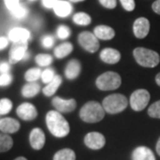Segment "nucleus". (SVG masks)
Returning a JSON list of instances; mask_svg holds the SVG:
<instances>
[{"label": "nucleus", "mask_w": 160, "mask_h": 160, "mask_svg": "<svg viewBox=\"0 0 160 160\" xmlns=\"http://www.w3.org/2000/svg\"><path fill=\"white\" fill-rule=\"evenodd\" d=\"M101 5L108 9H113L117 6V0H99Z\"/></svg>", "instance_id": "4c0bfd02"}, {"label": "nucleus", "mask_w": 160, "mask_h": 160, "mask_svg": "<svg viewBox=\"0 0 160 160\" xmlns=\"http://www.w3.org/2000/svg\"><path fill=\"white\" fill-rule=\"evenodd\" d=\"M9 69H10V66H9V64H8V63L3 62L1 65H0V72H1L2 74L8 73Z\"/></svg>", "instance_id": "ea45409f"}, {"label": "nucleus", "mask_w": 160, "mask_h": 160, "mask_svg": "<svg viewBox=\"0 0 160 160\" xmlns=\"http://www.w3.org/2000/svg\"><path fill=\"white\" fill-rule=\"evenodd\" d=\"M40 91V86L37 83L30 82L29 84L25 85L22 89V96L26 98H31L36 96Z\"/></svg>", "instance_id": "4be33fe9"}, {"label": "nucleus", "mask_w": 160, "mask_h": 160, "mask_svg": "<svg viewBox=\"0 0 160 160\" xmlns=\"http://www.w3.org/2000/svg\"><path fill=\"white\" fill-rule=\"evenodd\" d=\"M152 9L156 13L160 15V0H157L152 4Z\"/></svg>", "instance_id": "a19ab883"}, {"label": "nucleus", "mask_w": 160, "mask_h": 160, "mask_svg": "<svg viewBox=\"0 0 160 160\" xmlns=\"http://www.w3.org/2000/svg\"><path fill=\"white\" fill-rule=\"evenodd\" d=\"M106 143V139L102 133L97 132H92L87 133L85 137V144L87 148L91 149H102Z\"/></svg>", "instance_id": "1a4fd4ad"}, {"label": "nucleus", "mask_w": 160, "mask_h": 160, "mask_svg": "<svg viewBox=\"0 0 160 160\" xmlns=\"http://www.w3.org/2000/svg\"><path fill=\"white\" fill-rule=\"evenodd\" d=\"M35 61L41 67H46V66L50 65L52 63V57L51 55H49V54H43V53H41V54H38V55L36 56Z\"/></svg>", "instance_id": "cd10ccee"}, {"label": "nucleus", "mask_w": 160, "mask_h": 160, "mask_svg": "<svg viewBox=\"0 0 160 160\" xmlns=\"http://www.w3.org/2000/svg\"><path fill=\"white\" fill-rule=\"evenodd\" d=\"M120 3L124 9L128 12H132L135 8V2L134 0H120Z\"/></svg>", "instance_id": "72a5a7b5"}, {"label": "nucleus", "mask_w": 160, "mask_h": 160, "mask_svg": "<svg viewBox=\"0 0 160 160\" xmlns=\"http://www.w3.org/2000/svg\"><path fill=\"white\" fill-rule=\"evenodd\" d=\"M28 49V41L14 42L9 52V62L12 64L17 63L23 60L25 53Z\"/></svg>", "instance_id": "6e6552de"}, {"label": "nucleus", "mask_w": 160, "mask_h": 160, "mask_svg": "<svg viewBox=\"0 0 160 160\" xmlns=\"http://www.w3.org/2000/svg\"><path fill=\"white\" fill-rule=\"evenodd\" d=\"M70 2H73V3H78V2H82V1H85V0H69Z\"/></svg>", "instance_id": "de8ad7c7"}, {"label": "nucleus", "mask_w": 160, "mask_h": 160, "mask_svg": "<svg viewBox=\"0 0 160 160\" xmlns=\"http://www.w3.org/2000/svg\"><path fill=\"white\" fill-rule=\"evenodd\" d=\"M11 13L12 15L16 19H23L28 14V9L23 5L20 4V6H18L16 9H14L13 11H12Z\"/></svg>", "instance_id": "7c9ffc66"}, {"label": "nucleus", "mask_w": 160, "mask_h": 160, "mask_svg": "<svg viewBox=\"0 0 160 160\" xmlns=\"http://www.w3.org/2000/svg\"><path fill=\"white\" fill-rule=\"evenodd\" d=\"M53 11L59 17H67L72 12V6L68 1L59 0L56 5L53 6Z\"/></svg>", "instance_id": "aec40b11"}, {"label": "nucleus", "mask_w": 160, "mask_h": 160, "mask_svg": "<svg viewBox=\"0 0 160 160\" xmlns=\"http://www.w3.org/2000/svg\"><path fill=\"white\" fill-rule=\"evenodd\" d=\"M149 22L144 17L138 18L133 23V33L137 38H144L149 34Z\"/></svg>", "instance_id": "ddd939ff"}, {"label": "nucleus", "mask_w": 160, "mask_h": 160, "mask_svg": "<svg viewBox=\"0 0 160 160\" xmlns=\"http://www.w3.org/2000/svg\"><path fill=\"white\" fill-rule=\"evenodd\" d=\"M30 38V33L28 29L23 28H13L9 31L8 39L14 42L28 41Z\"/></svg>", "instance_id": "f3484780"}, {"label": "nucleus", "mask_w": 160, "mask_h": 160, "mask_svg": "<svg viewBox=\"0 0 160 160\" xmlns=\"http://www.w3.org/2000/svg\"><path fill=\"white\" fill-rule=\"evenodd\" d=\"M55 72L52 69H46V70H44L42 72V75H41V78H42V81L46 84H49L51 82L52 80L53 79L55 78Z\"/></svg>", "instance_id": "2f4dec72"}, {"label": "nucleus", "mask_w": 160, "mask_h": 160, "mask_svg": "<svg viewBox=\"0 0 160 160\" xmlns=\"http://www.w3.org/2000/svg\"><path fill=\"white\" fill-rule=\"evenodd\" d=\"M53 43H54V39L52 36H45L43 38H42V46L46 48H50L52 46H53Z\"/></svg>", "instance_id": "e433bc0d"}, {"label": "nucleus", "mask_w": 160, "mask_h": 160, "mask_svg": "<svg viewBox=\"0 0 160 160\" xmlns=\"http://www.w3.org/2000/svg\"><path fill=\"white\" fill-rule=\"evenodd\" d=\"M29 143L32 149L36 150L41 149L46 143V135L40 128H34L29 134Z\"/></svg>", "instance_id": "f8f14e48"}, {"label": "nucleus", "mask_w": 160, "mask_h": 160, "mask_svg": "<svg viewBox=\"0 0 160 160\" xmlns=\"http://www.w3.org/2000/svg\"><path fill=\"white\" fill-rule=\"evenodd\" d=\"M133 56L138 64L145 68H154L160 62L159 54L157 52L144 47L135 48Z\"/></svg>", "instance_id": "7ed1b4c3"}, {"label": "nucleus", "mask_w": 160, "mask_h": 160, "mask_svg": "<svg viewBox=\"0 0 160 160\" xmlns=\"http://www.w3.org/2000/svg\"><path fill=\"white\" fill-rule=\"evenodd\" d=\"M72 51H73V46L69 42H66V43H63L62 45L58 46L54 49V55L58 59H62V58L68 56Z\"/></svg>", "instance_id": "5701e85b"}, {"label": "nucleus", "mask_w": 160, "mask_h": 160, "mask_svg": "<svg viewBox=\"0 0 160 160\" xmlns=\"http://www.w3.org/2000/svg\"><path fill=\"white\" fill-rule=\"evenodd\" d=\"M29 57V52H27L25 53V55H24V58H23V60H26V59H28Z\"/></svg>", "instance_id": "49530a36"}, {"label": "nucleus", "mask_w": 160, "mask_h": 160, "mask_svg": "<svg viewBox=\"0 0 160 160\" xmlns=\"http://www.w3.org/2000/svg\"><path fill=\"white\" fill-rule=\"evenodd\" d=\"M52 106L57 111L62 113H69L73 111L77 107V102L74 99L64 100L62 98L54 97L52 101Z\"/></svg>", "instance_id": "9d476101"}, {"label": "nucleus", "mask_w": 160, "mask_h": 160, "mask_svg": "<svg viewBox=\"0 0 160 160\" xmlns=\"http://www.w3.org/2000/svg\"><path fill=\"white\" fill-rule=\"evenodd\" d=\"M150 99L149 92L145 89H139L132 93L130 97V106L135 111H142L148 105Z\"/></svg>", "instance_id": "423d86ee"}, {"label": "nucleus", "mask_w": 160, "mask_h": 160, "mask_svg": "<svg viewBox=\"0 0 160 160\" xmlns=\"http://www.w3.org/2000/svg\"><path fill=\"white\" fill-rule=\"evenodd\" d=\"M132 160H156L154 153L152 150L145 146L138 147L132 151Z\"/></svg>", "instance_id": "dca6fc26"}, {"label": "nucleus", "mask_w": 160, "mask_h": 160, "mask_svg": "<svg viewBox=\"0 0 160 160\" xmlns=\"http://www.w3.org/2000/svg\"><path fill=\"white\" fill-rule=\"evenodd\" d=\"M156 82L160 86V73H158V74L156 76Z\"/></svg>", "instance_id": "c03bdc74"}, {"label": "nucleus", "mask_w": 160, "mask_h": 160, "mask_svg": "<svg viewBox=\"0 0 160 160\" xmlns=\"http://www.w3.org/2000/svg\"><path fill=\"white\" fill-rule=\"evenodd\" d=\"M78 43L86 51L95 52L100 47L99 40L96 36L89 31H84L78 35Z\"/></svg>", "instance_id": "0eeeda50"}, {"label": "nucleus", "mask_w": 160, "mask_h": 160, "mask_svg": "<svg viewBox=\"0 0 160 160\" xmlns=\"http://www.w3.org/2000/svg\"><path fill=\"white\" fill-rule=\"evenodd\" d=\"M59 0H42L43 6L46 8H53Z\"/></svg>", "instance_id": "58836bf2"}, {"label": "nucleus", "mask_w": 160, "mask_h": 160, "mask_svg": "<svg viewBox=\"0 0 160 160\" xmlns=\"http://www.w3.org/2000/svg\"><path fill=\"white\" fill-rule=\"evenodd\" d=\"M42 75V72L38 68H33V69H29L25 73V79L28 82H35Z\"/></svg>", "instance_id": "bb28decb"}, {"label": "nucleus", "mask_w": 160, "mask_h": 160, "mask_svg": "<svg viewBox=\"0 0 160 160\" xmlns=\"http://www.w3.org/2000/svg\"><path fill=\"white\" fill-rule=\"evenodd\" d=\"M100 58L103 62L108 64H115L120 61L121 54L118 50L113 48H104L100 53Z\"/></svg>", "instance_id": "4468645a"}, {"label": "nucleus", "mask_w": 160, "mask_h": 160, "mask_svg": "<svg viewBox=\"0 0 160 160\" xmlns=\"http://www.w3.org/2000/svg\"><path fill=\"white\" fill-rule=\"evenodd\" d=\"M156 150H157L158 154L160 156V137L158 141V142H157V145H156Z\"/></svg>", "instance_id": "37998d69"}, {"label": "nucleus", "mask_w": 160, "mask_h": 160, "mask_svg": "<svg viewBox=\"0 0 160 160\" xmlns=\"http://www.w3.org/2000/svg\"><path fill=\"white\" fill-rule=\"evenodd\" d=\"M7 46H8V39L5 37H1L0 38V50H3Z\"/></svg>", "instance_id": "79ce46f5"}, {"label": "nucleus", "mask_w": 160, "mask_h": 160, "mask_svg": "<svg viewBox=\"0 0 160 160\" xmlns=\"http://www.w3.org/2000/svg\"><path fill=\"white\" fill-rule=\"evenodd\" d=\"M73 22L78 25L86 26L91 23L92 19L86 12H78L73 16Z\"/></svg>", "instance_id": "a878e982"}, {"label": "nucleus", "mask_w": 160, "mask_h": 160, "mask_svg": "<svg viewBox=\"0 0 160 160\" xmlns=\"http://www.w3.org/2000/svg\"><path fill=\"white\" fill-rule=\"evenodd\" d=\"M12 78L9 73L2 74L0 76V86H6L11 84Z\"/></svg>", "instance_id": "f704fd0d"}, {"label": "nucleus", "mask_w": 160, "mask_h": 160, "mask_svg": "<svg viewBox=\"0 0 160 160\" xmlns=\"http://www.w3.org/2000/svg\"><path fill=\"white\" fill-rule=\"evenodd\" d=\"M62 82V77H61V76H55V78L52 80L51 82L43 89L44 94H45L46 96H48V97L53 95V94L56 92L58 88L60 87Z\"/></svg>", "instance_id": "412c9836"}, {"label": "nucleus", "mask_w": 160, "mask_h": 160, "mask_svg": "<svg viewBox=\"0 0 160 160\" xmlns=\"http://www.w3.org/2000/svg\"><path fill=\"white\" fill-rule=\"evenodd\" d=\"M70 35V29L65 25H61L57 29V36L60 39H66Z\"/></svg>", "instance_id": "473e14b6"}, {"label": "nucleus", "mask_w": 160, "mask_h": 160, "mask_svg": "<svg viewBox=\"0 0 160 160\" xmlns=\"http://www.w3.org/2000/svg\"><path fill=\"white\" fill-rule=\"evenodd\" d=\"M18 117L25 121H32L38 117V110L33 104L25 102L21 104L16 109Z\"/></svg>", "instance_id": "9b49d317"}, {"label": "nucleus", "mask_w": 160, "mask_h": 160, "mask_svg": "<svg viewBox=\"0 0 160 160\" xmlns=\"http://www.w3.org/2000/svg\"><path fill=\"white\" fill-rule=\"evenodd\" d=\"M96 86L102 91H111L118 89L121 85V78L118 73L108 71L101 76L96 79Z\"/></svg>", "instance_id": "39448f33"}, {"label": "nucleus", "mask_w": 160, "mask_h": 160, "mask_svg": "<svg viewBox=\"0 0 160 160\" xmlns=\"http://www.w3.org/2000/svg\"><path fill=\"white\" fill-rule=\"evenodd\" d=\"M53 160H76V154L70 149H62L53 156Z\"/></svg>", "instance_id": "b1692460"}, {"label": "nucleus", "mask_w": 160, "mask_h": 160, "mask_svg": "<svg viewBox=\"0 0 160 160\" xmlns=\"http://www.w3.org/2000/svg\"><path fill=\"white\" fill-rule=\"evenodd\" d=\"M81 70V65L78 60H71L67 64L65 68V76L68 79H75L77 78L80 74Z\"/></svg>", "instance_id": "6ab92c4d"}, {"label": "nucleus", "mask_w": 160, "mask_h": 160, "mask_svg": "<svg viewBox=\"0 0 160 160\" xmlns=\"http://www.w3.org/2000/svg\"><path fill=\"white\" fill-rule=\"evenodd\" d=\"M20 123L16 119L6 118L0 119V131L4 133H14L20 129Z\"/></svg>", "instance_id": "2eb2a0df"}, {"label": "nucleus", "mask_w": 160, "mask_h": 160, "mask_svg": "<svg viewBox=\"0 0 160 160\" xmlns=\"http://www.w3.org/2000/svg\"><path fill=\"white\" fill-rule=\"evenodd\" d=\"M93 34L98 39L110 40L115 37V31L112 28L106 25H99L93 29Z\"/></svg>", "instance_id": "a211bd4d"}, {"label": "nucleus", "mask_w": 160, "mask_h": 160, "mask_svg": "<svg viewBox=\"0 0 160 160\" xmlns=\"http://www.w3.org/2000/svg\"><path fill=\"white\" fill-rule=\"evenodd\" d=\"M29 1H35V0H29Z\"/></svg>", "instance_id": "09e8293b"}, {"label": "nucleus", "mask_w": 160, "mask_h": 160, "mask_svg": "<svg viewBox=\"0 0 160 160\" xmlns=\"http://www.w3.org/2000/svg\"><path fill=\"white\" fill-rule=\"evenodd\" d=\"M128 105L127 98L120 93L110 94L102 102V107L105 112L109 114H118L122 112Z\"/></svg>", "instance_id": "20e7f679"}, {"label": "nucleus", "mask_w": 160, "mask_h": 160, "mask_svg": "<svg viewBox=\"0 0 160 160\" xmlns=\"http://www.w3.org/2000/svg\"><path fill=\"white\" fill-rule=\"evenodd\" d=\"M80 118L86 123H97L102 120L105 110L97 102H88L80 109Z\"/></svg>", "instance_id": "f03ea898"}, {"label": "nucleus", "mask_w": 160, "mask_h": 160, "mask_svg": "<svg viewBox=\"0 0 160 160\" xmlns=\"http://www.w3.org/2000/svg\"><path fill=\"white\" fill-rule=\"evenodd\" d=\"M46 122L48 130L55 137H65L69 133V124L57 110L48 111L46 117Z\"/></svg>", "instance_id": "f257e3e1"}, {"label": "nucleus", "mask_w": 160, "mask_h": 160, "mask_svg": "<svg viewBox=\"0 0 160 160\" xmlns=\"http://www.w3.org/2000/svg\"><path fill=\"white\" fill-rule=\"evenodd\" d=\"M12 145L13 141L10 135L6 133H0V153L10 150Z\"/></svg>", "instance_id": "393cba45"}, {"label": "nucleus", "mask_w": 160, "mask_h": 160, "mask_svg": "<svg viewBox=\"0 0 160 160\" xmlns=\"http://www.w3.org/2000/svg\"><path fill=\"white\" fill-rule=\"evenodd\" d=\"M14 160H28L26 158H24V157H19L17 158H15Z\"/></svg>", "instance_id": "a18cd8bd"}, {"label": "nucleus", "mask_w": 160, "mask_h": 160, "mask_svg": "<svg viewBox=\"0 0 160 160\" xmlns=\"http://www.w3.org/2000/svg\"><path fill=\"white\" fill-rule=\"evenodd\" d=\"M5 5L6 8L9 11H13L14 9H16L18 6H20V1L19 0H4Z\"/></svg>", "instance_id": "c9c22d12"}, {"label": "nucleus", "mask_w": 160, "mask_h": 160, "mask_svg": "<svg viewBox=\"0 0 160 160\" xmlns=\"http://www.w3.org/2000/svg\"><path fill=\"white\" fill-rule=\"evenodd\" d=\"M148 114L151 118L160 119V100L149 106L148 109Z\"/></svg>", "instance_id": "c756f323"}, {"label": "nucleus", "mask_w": 160, "mask_h": 160, "mask_svg": "<svg viewBox=\"0 0 160 160\" xmlns=\"http://www.w3.org/2000/svg\"><path fill=\"white\" fill-rule=\"evenodd\" d=\"M12 108V103L9 99L4 98L0 100V115H6L9 113Z\"/></svg>", "instance_id": "c85d7f7f"}]
</instances>
